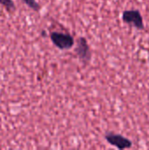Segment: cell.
<instances>
[{
	"label": "cell",
	"instance_id": "5b68a950",
	"mask_svg": "<svg viewBox=\"0 0 149 150\" xmlns=\"http://www.w3.org/2000/svg\"><path fill=\"white\" fill-rule=\"evenodd\" d=\"M24 1V3L27 5V6H29L31 9H32L33 11H40V5L39 4V3L36 1V0H23Z\"/></svg>",
	"mask_w": 149,
	"mask_h": 150
},
{
	"label": "cell",
	"instance_id": "6da1fadb",
	"mask_svg": "<svg viewBox=\"0 0 149 150\" xmlns=\"http://www.w3.org/2000/svg\"><path fill=\"white\" fill-rule=\"evenodd\" d=\"M50 40L54 45L61 50H68L75 45V39L68 33L52 32L50 33Z\"/></svg>",
	"mask_w": 149,
	"mask_h": 150
},
{
	"label": "cell",
	"instance_id": "7a4b0ae2",
	"mask_svg": "<svg viewBox=\"0 0 149 150\" xmlns=\"http://www.w3.org/2000/svg\"><path fill=\"white\" fill-rule=\"evenodd\" d=\"M122 19L123 21L129 25L133 26L134 28L138 30H144V20L142 18V15L141 14L140 11L138 10H126L122 14Z\"/></svg>",
	"mask_w": 149,
	"mask_h": 150
},
{
	"label": "cell",
	"instance_id": "277c9868",
	"mask_svg": "<svg viewBox=\"0 0 149 150\" xmlns=\"http://www.w3.org/2000/svg\"><path fill=\"white\" fill-rule=\"evenodd\" d=\"M105 138L108 142V143H110L112 146L117 148L118 149H128L133 147L132 141L129 140L128 138L124 137L122 134L109 132V133L105 134Z\"/></svg>",
	"mask_w": 149,
	"mask_h": 150
},
{
	"label": "cell",
	"instance_id": "3957f363",
	"mask_svg": "<svg viewBox=\"0 0 149 150\" xmlns=\"http://www.w3.org/2000/svg\"><path fill=\"white\" fill-rule=\"evenodd\" d=\"M76 54H77L79 60L84 64H88L90 60H91V51H90V47L89 46L88 40L85 37L81 36L78 38L77 40V44L76 46Z\"/></svg>",
	"mask_w": 149,
	"mask_h": 150
},
{
	"label": "cell",
	"instance_id": "8992f818",
	"mask_svg": "<svg viewBox=\"0 0 149 150\" xmlns=\"http://www.w3.org/2000/svg\"><path fill=\"white\" fill-rule=\"evenodd\" d=\"M0 4L8 11H15V4L12 0H0Z\"/></svg>",
	"mask_w": 149,
	"mask_h": 150
}]
</instances>
